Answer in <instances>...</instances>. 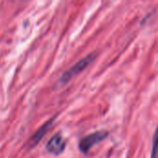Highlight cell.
I'll use <instances>...</instances> for the list:
<instances>
[{"label":"cell","mask_w":158,"mask_h":158,"mask_svg":"<svg viewBox=\"0 0 158 158\" xmlns=\"http://www.w3.org/2000/svg\"><path fill=\"white\" fill-rule=\"evenodd\" d=\"M67 142L61 133H57L54 135L46 144V150L49 154L54 156L61 155L66 148Z\"/></svg>","instance_id":"3957f363"},{"label":"cell","mask_w":158,"mask_h":158,"mask_svg":"<svg viewBox=\"0 0 158 158\" xmlns=\"http://www.w3.org/2000/svg\"><path fill=\"white\" fill-rule=\"evenodd\" d=\"M107 136L108 132L106 131H99L89 134L81 140V142L79 143V149L81 153L87 154L93 146L103 142Z\"/></svg>","instance_id":"7a4b0ae2"},{"label":"cell","mask_w":158,"mask_h":158,"mask_svg":"<svg viewBox=\"0 0 158 158\" xmlns=\"http://www.w3.org/2000/svg\"><path fill=\"white\" fill-rule=\"evenodd\" d=\"M98 56L97 52H93L91 54H89L87 56H85L84 58L81 59L78 63H76L74 66H72L69 69H68L59 79L58 83L60 85H65L67 84L71 79H73L76 75L80 74L81 71H83L90 64H92V62L94 61V59L96 58V56Z\"/></svg>","instance_id":"6da1fadb"},{"label":"cell","mask_w":158,"mask_h":158,"mask_svg":"<svg viewBox=\"0 0 158 158\" xmlns=\"http://www.w3.org/2000/svg\"><path fill=\"white\" fill-rule=\"evenodd\" d=\"M156 132L155 133L154 135V141H153V153H152V156L151 158H156V143H157V139H156Z\"/></svg>","instance_id":"5b68a950"},{"label":"cell","mask_w":158,"mask_h":158,"mask_svg":"<svg viewBox=\"0 0 158 158\" xmlns=\"http://www.w3.org/2000/svg\"><path fill=\"white\" fill-rule=\"evenodd\" d=\"M53 122H54V118H52V119H50V120H48L47 122H45L34 134H33V136H31V138L30 139V141H29V143H30V147L31 148V147H33V146H35L44 136H45V134L51 130V128H52V126H53Z\"/></svg>","instance_id":"277c9868"}]
</instances>
